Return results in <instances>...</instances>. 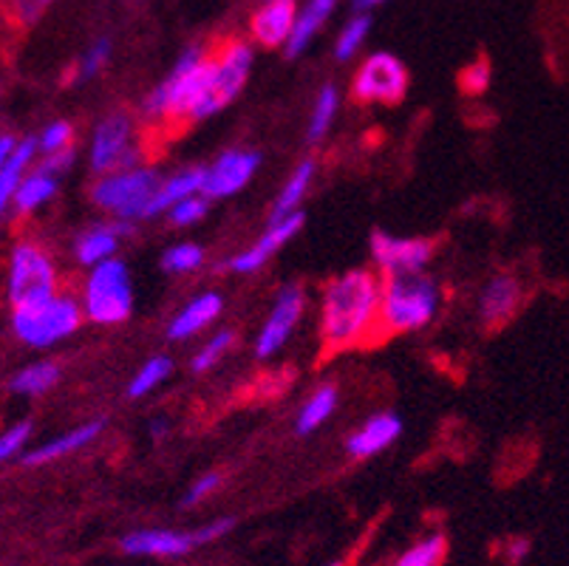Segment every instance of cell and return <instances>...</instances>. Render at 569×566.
I'll return each mask as SVG.
<instances>
[{
    "label": "cell",
    "mask_w": 569,
    "mask_h": 566,
    "mask_svg": "<svg viewBox=\"0 0 569 566\" xmlns=\"http://www.w3.org/2000/svg\"><path fill=\"white\" fill-rule=\"evenodd\" d=\"M298 20V7L295 0H263V7L258 9L252 18V38L267 49H278L287 46L289 34Z\"/></svg>",
    "instance_id": "obj_18"
},
{
    "label": "cell",
    "mask_w": 569,
    "mask_h": 566,
    "mask_svg": "<svg viewBox=\"0 0 569 566\" xmlns=\"http://www.w3.org/2000/svg\"><path fill=\"white\" fill-rule=\"evenodd\" d=\"M232 527H236V518H216V522L196 529H133V533L122 538V553L139 555V558H182V555L193 553V549L224 538Z\"/></svg>",
    "instance_id": "obj_6"
},
{
    "label": "cell",
    "mask_w": 569,
    "mask_h": 566,
    "mask_svg": "<svg viewBox=\"0 0 569 566\" xmlns=\"http://www.w3.org/2000/svg\"><path fill=\"white\" fill-rule=\"evenodd\" d=\"M445 555H448V542H445L442 533H431V536L419 538L417 544H411V547L395 560V566H442Z\"/></svg>",
    "instance_id": "obj_29"
},
{
    "label": "cell",
    "mask_w": 569,
    "mask_h": 566,
    "mask_svg": "<svg viewBox=\"0 0 569 566\" xmlns=\"http://www.w3.org/2000/svg\"><path fill=\"white\" fill-rule=\"evenodd\" d=\"M29 434H32V425L20 423L0 436V465H3L7 459H12V456L18 454L26 443H29Z\"/></svg>",
    "instance_id": "obj_39"
},
{
    "label": "cell",
    "mask_w": 569,
    "mask_h": 566,
    "mask_svg": "<svg viewBox=\"0 0 569 566\" xmlns=\"http://www.w3.org/2000/svg\"><path fill=\"white\" fill-rule=\"evenodd\" d=\"M201 187H204V168H188L173 173L170 179H162L157 187V193H153L151 205H148V212L144 218H157L164 216L173 205H179L188 196L201 193Z\"/></svg>",
    "instance_id": "obj_21"
},
{
    "label": "cell",
    "mask_w": 569,
    "mask_h": 566,
    "mask_svg": "<svg viewBox=\"0 0 569 566\" xmlns=\"http://www.w3.org/2000/svg\"><path fill=\"white\" fill-rule=\"evenodd\" d=\"M82 309H86L88 320L100 326H117L131 318L133 287L126 264L108 258V261L91 267L86 292H82Z\"/></svg>",
    "instance_id": "obj_5"
},
{
    "label": "cell",
    "mask_w": 569,
    "mask_h": 566,
    "mask_svg": "<svg viewBox=\"0 0 569 566\" xmlns=\"http://www.w3.org/2000/svg\"><path fill=\"white\" fill-rule=\"evenodd\" d=\"M34 150H38V142H34V139H26L23 145H18V150H14V156L9 159L7 168L0 170V212H3V207L9 205L14 190H18L20 179H23V168L29 165Z\"/></svg>",
    "instance_id": "obj_30"
},
{
    "label": "cell",
    "mask_w": 569,
    "mask_h": 566,
    "mask_svg": "<svg viewBox=\"0 0 569 566\" xmlns=\"http://www.w3.org/2000/svg\"><path fill=\"white\" fill-rule=\"evenodd\" d=\"M170 374H173V360L164 355L151 357V360H144L139 366V371L133 374V380L128 383V397L131 399H142L148 397L151 391H157L164 380H168Z\"/></svg>",
    "instance_id": "obj_27"
},
{
    "label": "cell",
    "mask_w": 569,
    "mask_h": 566,
    "mask_svg": "<svg viewBox=\"0 0 569 566\" xmlns=\"http://www.w3.org/2000/svg\"><path fill=\"white\" fill-rule=\"evenodd\" d=\"M232 342H236V335H232V331H227V329L210 337V340H207L204 346L196 351L193 360H190V368H193V374H207L210 368L219 366V363L227 357V351L232 349Z\"/></svg>",
    "instance_id": "obj_33"
},
{
    "label": "cell",
    "mask_w": 569,
    "mask_h": 566,
    "mask_svg": "<svg viewBox=\"0 0 569 566\" xmlns=\"http://www.w3.org/2000/svg\"><path fill=\"white\" fill-rule=\"evenodd\" d=\"M102 428H106V423H102V419H94V423H86V425H80V428L69 430V434L57 436V439L40 445L38 450H32V454L26 456V465H46V461H54V459H60V456L74 454V450H80V448H86V445L94 443Z\"/></svg>",
    "instance_id": "obj_23"
},
{
    "label": "cell",
    "mask_w": 569,
    "mask_h": 566,
    "mask_svg": "<svg viewBox=\"0 0 569 566\" xmlns=\"http://www.w3.org/2000/svg\"><path fill=\"white\" fill-rule=\"evenodd\" d=\"M312 179H315V159H303V162L292 170V176L287 179V185L281 187V193H278L276 205H272L269 225H272V221H283L287 216L298 212L303 196L309 193V185H312Z\"/></svg>",
    "instance_id": "obj_24"
},
{
    "label": "cell",
    "mask_w": 569,
    "mask_h": 566,
    "mask_svg": "<svg viewBox=\"0 0 569 566\" xmlns=\"http://www.w3.org/2000/svg\"><path fill=\"white\" fill-rule=\"evenodd\" d=\"M60 380V368L54 363L43 360V363H34V366L23 368L12 380V388L18 394H46L54 383Z\"/></svg>",
    "instance_id": "obj_31"
},
{
    "label": "cell",
    "mask_w": 569,
    "mask_h": 566,
    "mask_svg": "<svg viewBox=\"0 0 569 566\" xmlns=\"http://www.w3.org/2000/svg\"><path fill=\"white\" fill-rule=\"evenodd\" d=\"M91 168L100 176L113 170L139 168V150L133 145V119L128 113H111L97 125L91 139Z\"/></svg>",
    "instance_id": "obj_11"
},
{
    "label": "cell",
    "mask_w": 569,
    "mask_h": 566,
    "mask_svg": "<svg viewBox=\"0 0 569 566\" xmlns=\"http://www.w3.org/2000/svg\"><path fill=\"white\" fill-rule=\"evenodd\" d=\"M338 388L335 386H320L318 391H312V397L301 405L298 419H295V430L301 436L315 434L318 428H323L329 419L338 411Z\"/></svg>",
    "instance_id": "obj_25"
},
{
    "label": "cell",
    "mask_w": 569,
    "mask_h": 566,
    "mask_svg": "<svg viewBox=\"0 0 569 566\" xmlns=\"http://www.w3.org/2000/svg\"><path fill=\"white\" fill-rule=\"evenodd\" d=\"M408 91V71L400 57L377 51L357 69L351 97L363 106H397Z\"/></svg>",
    "instance_id": "obj_10"
},
{
    "label": "cell",
    "mask_w": 569,
    "mask_h": 566,
    "mask_svg": "<svg viewBox=\"0 0 569 566\" xmlns=\"http://www.w3.org/2000/svg\"><path fill=\"white\" fill-rule=\"evenodd\" d=\"M332 566H346V564H332Z\"/></svg>",
    "instance_id": "obj_47"
},
{
    "label": "cell",
    "mask_w": 569,
    "mask_h": 566,
    "mask_svg": "<svg viewBox=\"0 0 569 566\" xmlns=\"http://www.w3.org/2000/svg\"><path fill=\"white\" fill-rule=\"evenodd\" d=\"M204 264V249L199 244H176V247L164 249L162 269L170 275H188Z\"/></svg>",
    "instance_id": "obj_34"
},
{
    "label": "cell",
    "mask_w": 569,
    "mask_h": 566,
    "mask_svg": "<svg viewBox=\"0 0 569 566\" xmlns=\"http://www.w3.org/2000/svg\"><path fill=\"white\" fill-rule=\"evenodd\" d=\"M351 3H355L357 12H366V9L377 7V3H386V0H351Z\"/></svg>",
    "instance_id": "obj_44"
},
{
    "label": "cell",
    "mask_w": 569,
    "mask_h": 566,
    "mask_svg": "<svg viewBox=\"0 0 569 566\" xmlns=\"http://www.w3.org/2000/svg\"><path fill=\"white\" fill-rule=\"evenodd\" d=\"M442 306L437 280L422 272L386 275L382 278L380 326L382 340L391 335H411L433 324Z\"/></svg>",
    "instance_id": "obj_3"
},
{
    "label": "cell",
    "mask_w": 569,
    "mask_h": 566,
    "mask_svg": "<svg viewBox=\"0 0 569 566\" xmlns=\"http://www.w3.org/2000/svg\"><path fill=\"white\" fill-rule=\"evenodd\" d=\"M207 210H210V199L204 193H193L179 201V205L170 207L168 218L173 227H193L207 216Z\"/></svg>",
    "instance_id": "obj_35"
},
{
    "label": "cell",
    "mask_w": 569,
    "mask_h": 566,
    "mask_svg": "<svg viewBox=\"0 0 569 566\" xmlns=\"http://www.w3.org/2000/svg\"><path fill=\"white\" fill-rule=\"evenodd\" d=\"M14 150H18V145H14L12 137H0V170L7 168L9 159L14 156Z\"/></svg>",
    "instance_id": "obj_43"
},
{
    "label": "cell",
    "mask_w": 569,
    "mask_h": 566,
    "mask_svg": "<svg viewBox=\"0 0 569 566\" xmlns=\"http://www.w3.org/2000/svg\"><path fill=\"white\" fill-rule=\"evenodd\" d=\"M159 176L151 168H128L106 173L91 190V199L100 210L113 212L119 221H139L148 212L153 193L159 187Z\"/></svg>",
    "instance_id": "obj_8"
},
{
    "label": "cell",
    "mask_w": 569,
    "mask_h": 566,
    "mask_svg": "<svg viewBox=\"0 0 569 566\" xmlns=\"http://www.w3.org/2000/svg\"><path fill=\"white\" fill-rule=\"evenodd\" d=\"M301 227H303L301 210L292 212V216H287L283 221H272V225H269V230L263 232V236L258 238L250 249L238 252V256L232 258L227 267L238 275L258 272V269H263L269 261H272V256H278V252H281V249L287 247L295 236H298V230H301Z\"/></svg>",
    "instance_id": "obj_15"
},
{
    "label": "cell",
    "mask_w": 569,
    "mask_h": 566,
    "mask_svg": "<svg viewBox=\"0 0 569 566\" xmlns=\"http://www.w3.org/2000/svg\"><path fill=\"white\" fill-rule=\"evenodd\" d=\"M57 295V269L49 252L32 241H23L12 252L9 269V300L14 309L20 306H38Z\"/></svg>",
    "instance_id": "obj_9"
},
{
    "label": "cell",
    "mask_w": 569,
    "mask_h": 566,
    "mask_svg": "<svg viewBox=\"0 0 569 566\" xmlns=\"http://www.w3.org/2000/svg\"><path fill=\"white\" fill-rule=\"evenodd\" d=\"M43 3H46V7H49V3H51V0H43Z\"/></svg>",
    "instance_id": "obj_46"
},
{
    "label": "cell",
    "mask_w": 569,
    "mask_h": 566,
    "mask_svg": "<svg viewBox=\"0 0 569 566\" xmlns=\"http://www.w3.org/2000/svg\"><path fill=\"white\" fill-rule=\"evenodd\" d=\"M71 139H74V131H71L69 122H51L43 131V137H40V150L43 153H57V150L71 148Z\"/></svg>",
    "instance_id": "obj_38"
},
{
    "label": "cell",
    "mask_w": 569,
    "mask_h": 566,
    "mask_svg": "<svg viewBox=\"0 0 569 566\" xmlns=\"http://www.w3.org/2000/svg\"><path fill=\"white\" fill-rule=\"evenodd\" d=\"M258 165H261V153H256V150H227L210 168H204V187H201V193L210 201L230 199V196L241 193L252 181V176H256Z\"/></svg>",
    "instance_id": "obj_14"
},
{
    "label": "cell",
    "mask_w": 569,
    "mask_h": 566,
    "mask_svg": "<svg viewBox=\"0 0 569 566\" xmlns=\"http://www.w3.org/2000/svg\"><path fill=\"white\" fill-rule=\"evenodd\" d=\"M400 434L402 419L397 417V414H375V417L366 419V423L349 436L346 450H349L355 459H371V456L391 448V445L400 439Z\"/></svg>",
    "instance_id": "obj_17"
},
{
    "label": "cell",
    "mask_w": 569,
    "mask_h": 566,
    "mask_svg": "<svg viewBox=\"0 0 569 566\" xmlns=\"http://www.w3.org/2000/svg\"><path fill=\"white\" fill-rule=\"evenodd\" d=\"M490 86V66L488 60H476L473 66L462 71V88L468 93H482Z\"/></svg>",
    "instance_id": "obj_40"
},
{
    "label": "cell",
    "mask_w": 569,
    "mask_h": 566,
    "mask_svg": "<svg viewBox=\"0 0 569 566\" xmlns=\"http://www.w3.org/2000/svg\"><path fill=\"white\" fill-rule=\"evenodd\" d=\"M108 60H111V40L102 38L97 40V43L91 46V49L86 51V57L80 60V77H88V80H91V77H97L102 69H106Z\"/></svg>",
    "instance_id": "obj_37"
},
{
    "label": "cell",
    "mask_w": 569,
    "mask_h": 566,
    "mask_svg": "<svg viewBox=\"0 0 569 566\" xmlns=\"http://www.w3.org/2000/svg\"><path fill=\"white\" fill-rule=\"evenodd\" d=\"M369 31H371L369 14H355V18H351L349 23L340 29L338 40H335V57H338L340 62L351 60L357 51L363 49L366 38H369Z\"/></svg>",
    "instance_id": "obj_32"
},
{
    "label": "cell",
    "mask_w": 569,
    "mask_h": 566,
    "mask_svg": "<svg viewBox=\"0 0 569 566\" xmlns=\"http://www.w3.org/2000/svg\"><path fill=\"white\" fill-rule=\"evenodd\" d=\"M151 434L157 436V439H162V436L168 434V423H164V419H157V423L151 425Z\"/></svg>",
    "instance_id": "obj_45"
},
{
    "label": "cell",
    "mask_w": 569,
    "mask_h": 566,
    "mask_svg": "<svg viewBox=\"0 0 569 566\" xmlns=\"http://www.w3.org/2000/svg\"><path fill=\"white\" fill-rule=\"evenodd\" d=\"M82 304L74 295H54L38 306H20L14 309V335L29 346H51V342L63 340L74 335L82 324Z\"/></svg>",
    "instance_id": "obj_7"
},
{
    "label": "cell",
    "mask_w": 569,
    "mask_h": 566,
    "mask_svg": "<svg viewBox=\"0 0 569 566\" xmlns=\"http://www.w3.org/2000/svg\"><path fill=\"white\" fill-rule=\"evenodd\" d=\"M338 7V0H309L307 7L298 12V20H295V29L287 40V54L289 57H301L303 51L309 49L315 38H318V31L323 29L329 14L335 12Z\"/></svg>",
    "instance_id": "obj_22"
},
{
    "label": "cell",
    "mask_w": 569,
    "mask_h": 566,
    "mask_svg": "<svg viewBox=\"0 0 569 566\" xmlns=\"http://www.w3.org/2000/svg\"><path fill=\"white\" fill-rule=\"evenodd\" d=\"M437 244L431 238H402L386 230H375L371 236V258L382 275L422 272L431 264Z\"/></svg>",
    "instance_id": "obj_12"
},
{
    "label": "cell",
    "mask_w": 569,
    "mask_h": 566,
    "mask_svg": "<svg viewBox=\"0 0 569 566\" xmlns=\"http://www.w3.org/2000/svg\"><path fill=\"white\" fill-rule=\"evenodd\" d=\"M530 547L532 544L527 542V538H513V542L507 544V549H505L507 564H521V560H525V555H530Z\"/></svg>",
    "instance_id": "obj_42"
},
{
    "label": "cell",
    "mask_w": 569,
    "mask_h": 566,
    "mask_svg": "<svg viewBox=\"0 0 569 566\" xmlns=\"http://www.w3.org/2000/svg\"><path fill=\"white\" fill-rule=\"evenodd\" d=\"M250 71L252 49L244 40H227V43H221L213 54L207 57L204 91H201V100L190 122H201V119H210L219 111H224L238 93L244 91Z\"/></svg>",
    "instance_id": "obj_4"
},
{
    "label": "cell",
    "mask_w": 569,
    "mask_h": 566,
    "mask_svg": "<svg viewBox=\"0 0 569 566\" xmlns=\"http://www.w3.org/2000/svg\"><path fill=\"white\" fill-rule=\"evenodd\" d=\"M57 190V179L54 173H49V170L38 168L32 176H26V179H20L18 190H14V201H18V207L23 212L29 210H38L40 205H46V201L54 196Z\"/></svg>",
    "instance_id": "obj_26"
},
{
    "label": "cell",
    "mask_w": 569,
    "mask_h": 566,
    "mask_svg": "<svg viewBox=\"0 0 569 566\" xmlns=\"http://www.w3.org/2000/svg\"><path fill=\"white\" fill-rule=\"evenodd\" d=\"M303 306H307V298H303L301 287H283L281 292H278L276 306H272L269 318L263 320V329L258 331L256 337V355L261 357V360L278 355V351L287 346L292 331L301 324Z\"/></svg>",
    "instance_id": "obj_13"
},
{
    "label": "cell",
    "mask_w": 569,
    "mask_h": 566,
    "mask_svg": "<svg viewBox=\"0 0 569 566\" xmlns=\"http://www.w3.org/2000/svg\"><path fill=\"white\" fill-rule=\"evenodd\" d=\"M521 300H525V289H521L519 278L493 275L485 284L482 295H479V320H482L485 329H501V326L516 318V311L521 309Z\"/></svg>",
    "instance_id": "obj_16"
},
{
    "label": "cell",
    "mask_w": 569,
    "mask_h": 566,
    "mask_svg": "<svg viewBox=\"0 0 569 566\" xmlns=\"http://www.w3.org/2000/svg\"><path fill=\"white\" fill-rule=\"evenodd\" d=\"M224 309V298L219 292H201L193 300H188V306H182V311L170 320L168 337L170 340H190V337L201 335L207 326L213 324L216 318Z\"/></svg>",
    "instance_id": "obj_19"
},
{
    "label": "cell",
    "mask_w": 569,
    "mask_h": 566,
    "mask_svg": "<svg viewBox=\"0 0 569 566\" xmlns=\"http://www.w3.org/2000/svg\"><path fill=\"white\" fill-rule=\"evenodd\" d=\"M221 485H224V476H221V474L199 476V479H196L193 485L188 487V493H184V496H182V507L204 505L207 498L216 496V493L221 490Z\"/></svg>",
    "instance_id": "obj_36"
},
{
    "label": "cell",
    "mask_w": 569,
    "mask_h": 566,
    "mask_svg": "<svg viewBox=\"0 0 569 566\" xmlns=\"http://www.w3.org/2000/svg\"><path fill=\"white\" fill-rule=\"evenodd\" d=\"M207 57L204 46H190L176 60L170 75L148 93L142 106V117L148 125H184L193 119L196 106L201 100L207 80Z\"/></svg>",
    "instance_id": "obj_2"
},
{
    "label": "cell",
    "mask_w": 569,
    "mask_h": 566,
    "mask_svg": "<svg viewBox=\"0 0 569 566\" xmlns=\"http://www.w3.org/2000/svg\"><path fill=\"white\" fill-rule=\"evenodd\" d=\"M338 108H340V93L335 86H323L318 93V100H315L312 117H309V139L312 142H320L326 133L332 131L335 119H338Z\"/></svg>",
    "instance_id": "obj_28"
},
{
    "label": "cell",
    "mask_w": 569,
    "mask_h": 566,
    "mask_svg": "<svg viewBox=\"0 0 569 566\" xmlns=\"http://www.w3.org/2000/svg\"><path fill=\"white\" fill-rule=\"evenodd\" d=\"M131 230L128 221H119V225H94L88 227L86 232H80L74 244V256L82 267H97V264L113 258L119 247V238Z\"/></svg>",
    "instance_id": "obj_20"
},
{
    "label": "cell",
    "mask_w": 569,
    "mask_h": 566,
    "mask_svg": "<svg viewBox=\"0 0 569 566\" xmlns=\"http://www.w3.org/2000/svg\"><path fill=\"white\" fill-rule=\"evenodd\" d=\"M49 159H46L40 168L49 170V173H63V170L71 168V162H74V148H66V150H57V153H46Z\"/></svg>",
    "instance_id": "obj_41"
},
{
    "label": "cell",
    "mask_w": 569,
    "mask_h": 566,
    "mask_svg": "<svg viewBox=\"0 0 569 566\" xmlns=\"http://www.w3.org/2000/svg\"><path fill=\"white\" fill-rule=\"evenodd\" d=\"M382 280L369 269H349L329 280L320 300V346L323 355L369 349L382 340Z\"/></svg>",
    "instance_id": "obj_1"
}]
</instances>
